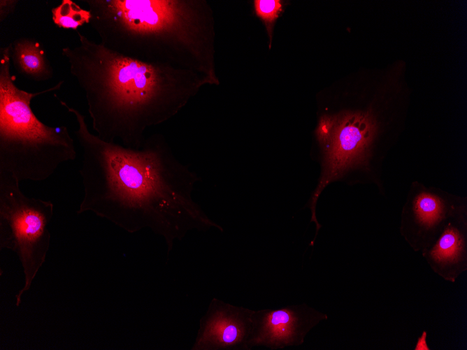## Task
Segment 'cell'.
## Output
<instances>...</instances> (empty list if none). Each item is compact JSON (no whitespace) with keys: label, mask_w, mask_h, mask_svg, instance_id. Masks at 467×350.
Here are the masks:
<instances>
[{"label":"cell","mask_w":467,"mask_h":350,"mask_svg":"<svg viewBox=\"0 0 467 350\" xmlns=\"http://www.w3.org/2000/svg\"><path fill=\"white\" fill-rule=\"evenodd\" d=\"M254 310L213 298L192 350H250Z\"/></svg>","instance_id":"9"},{"label":"cell","mask_w":467,"mask_h":350,"mask_svg":"<svg viewBox=\"0 0 467 350\" xmlns=\"http://www.w3.org/2000/svg\"><path fill=\"white\" fill-rule=\"evenodd\" d=\"M328 318L326 314L306 303L254 310L250 349L261 346L278 349L299 346L313 328Z\"/></svg>","instance_id":"8"},{"label":"cell","mask_w":467,"mask_h":350,"mask_svg":"<svg viewBox=\"0 0 467 350\" xmlns=\"http://www.w3.org/2000/svg\"><path fill=\"white\" fill-rule=\"evenodd\" d=\"M77 34L78 44L61 54L85 95L92 129L105 141L141 147L148 128L175 116L210 85L193 71L137 59Z\"/></svg>","instance_id":"2"},{"label":"cell","mask_w":467,"mask_h":350,"mask_svg":"<svg viewBox=\"0 0 467 350\" xmlns=\"http://www.w3.org/2000/svg\"><path fill=\"white\" fill-rule=\"evenodd\" d=\"M421 254L434 273L454 283L467 270V208L450 218L438 238Z\"/></svg>","instance_id":"10"},{"label":"cell","mask_w":467,"mask_h":350,"mask_svg":"<svg viewBox=\"0 0 467 350\" xmlns=\"http://www.w3.org/2000/svg\"><path fill=\"white\" fill-rule=\"evenodd\" d=\"M59 101L76 117L82 150L84 195L77 214L93 212L129 233L150 229L164 239L168 254L192 231H223L193 198L200 177L162 135L146 137L139 148L107 142L89 130L78 110Z\"/></svg>","instance_id":"1"},{"label":"cell","mask_w":467,"mask_h":350,"mask_svg":"<svg viewBox=\"0 0 467 350\" xmlns=\"http://www.w3.org/2000/svg\"><path fill=\"white\" fill-rule=\"evenodd\" d=\"M361 103L333 110L325 107L319 114L314 159L319 166V174L305 205L315 226L312 243L322 227L317 217V202L331 184H373L380 195L386 196L384 163L402 129L406 104L384 96Z\"/></svg>","instance_id":"4"},{"label":"cell","mask_w":467,"mask_h":350,"mask_svg":"<svg viewBox=\"0 0 467 350\" xmlns=\"http://www.w3.org/2000/svg\"><path fill=\"white\" fill-rule=\"evenodd\" d=\"M106 48L148 62L191 70L218 85L214 20L205 0H83Z\"/></svg>","instance_id":"3"},{"label":"cell","mask_w":467,"mask_h":350,"mask_svg":"<svg viewBox=\"0 0 467 350\" xmlns=\"http://www.w3.org/2000/svg\"><path fill=\"white\" fill-rule=\"evenodd\" d=\"M10 44L0 49V172L20 182L44 181L60 165L74 160L77 152L68 127L43 123L31 102L59 89L64 81L35 93L20 89L10 74Z\"/></svg>","instance_id":"5"},{"label":"cell","mask_w":467,"mask_h":350,"mask_svg":"<svg viewBox=\"0 0 467 350\" xmlns=\"http://www.w3.org/2000/svg\"><path fill=\"white\" fill-rule=\"evenodd\" d=\"M283 2L279 0H254L255 15L264 24L269 37V48L272 42L273 27L275 21L283 10Z\"/></svg>","instance_id":"13"},{"label":"cell","mask_w":467,"mask_h":350,"mask_svg":"<svg viewBox=\"0 0 467 350\" xmlns=\"http://www.w3.org/2000/svg\"><path fill=\"white\" fill-rule=\"evenodd\" d=\"M18 3L17 0H0V22L4 21L13 13Z\"/></svg>","instance_id":"14"},{"label":"cell","mask_w":467,"mask_h":350,"mask_svg":"<svg viewBox=\"0 0 467 350\" xmlns=\"http://www.w3.org/2000/svg\"><path fill=\"white\" fill-rule=\"evenodd\" d=\"M10 59L18 73L32 80L45 81L53 77L44 49L33 38L22 37L10 43Z\"/></svg>","instance_id":"11"},{"label":"cell","mask_w":467,"mask_h":350,"mask_svg":"<svg viewBox=\"0 0 467 350\" xmlns=\"http://www.w3.org/2000/svg\"><path fill=\"white\" fill-rule=\"evenodd\" d=\"M92 15L89 10L82 8L71 0H62L52 9V19L59 28L77 30L85 24H89Z\"/></svg>","instance_id":"12"},{"label":"cell","mask_w":467,"mask_h":350,"mask_svg":"<svg viewBox=\"0 0 467 350\" xmlns=\"http://www.w3.org/2000/svg\"><path fill=\"white\" fill-rule=\"evenodd\" d=\"M467 208V197L413 181L402 207L399 232L414 251L429 247L449 219Z\"/></svg>","instance_id":"7"},{"label":"cell","mask_w":467,"mask_h":350,"mask_svg":"<svg viewBox=\"0 0 467 350\" xmlns=\"http://www.w3.org/2000/svg\"><path fill=\"white\" fill-rule=\"evenodd\" d=\"M20 183L0 172V249L17 256L24 275V284L15 296L16 306L45 261L51 238L48 225L54 213L51 201L26 196Z\"/></svg>","instance_id":"6"}]
</instances>
